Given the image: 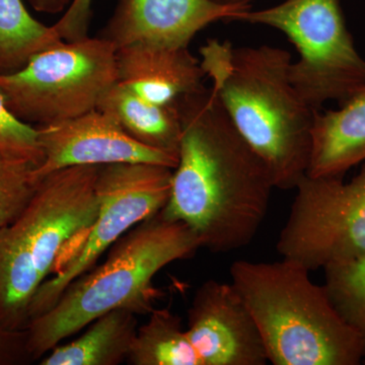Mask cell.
Masks as SVG:
<instances>
[{
  "label": "cell",
  "instance_id": "1",
  "mask_svg": "<svg viewBox=\"0 0 365 365\" xmlns=\"http://www.w3.org/2000/svg\"><path fill=\"white\" fill-rule=\"evenodd\" d=\"M176 103L181 143L170 198L160 212L185 223L212 253L246 248L268 213L275 189L270 172L211 88Z\"/></svg>",
  "mask_w": 365,
  "mask_h": 365
},
{
  "label": "cell",
  "instance_id": "2",
  "mask_svg": "<svg viewBox=\"0 0 365 365\" xmlns=\"http://www.w3.org/2000/svg\"><path fill=\"white\" fill-rule=\"evenodd\" d=\"M201 66L227 116L265 163L275 189H295L307 174L316 110L292 85L289 52L281 48L234 47L210 39Z\"/></svg>",
  "mask_w": 365,
  "mask_h": 365
},
{
  "label": "cell",
  "instance_id": "3",
  "mask_svg": "<svg viewBox=\"0 0 365 365\" xmlns=\"http://www.w3.org/2000/svg\"><path fill=\"white\" fill-rule=\"evenodd\" d=\"M202 248L185 223L162 212L131 228L112 246L103 265L71 282L44 314L26 327V346L33 361L64 339L116 309L150 314L158 299L153 278L173 262Z\"/></svg>",
  "mask_w": 365,
  "mask_h": 365
},
{
  "label": "cell",
  "instance_id": "4",
  "mask_svg": "<svg viewBox=\"0 0 365 365\" xmlns=\"http://www.w3.org/2000/svg\"><path fill=\"white\" fill-rule=\"evenodd\" d=\"M232 284L252 314L274 365H359V334L333 306L324 285L304 266L283 259L237 260Z\"/></svg>",
  "mask_w": 365,
  "mask_h": 365
},
{
  "label": "cell",
  "instance_id": "5",
  "mask_svg": "<svg viewBox=\"0 0 365 365\" xmlns=\"http://www.w3.org/2000/svg\"><path fill=\"white\" fill-rule=\"evenodd\" d=\"M103 165H76L40 180L20 215L0 237V327L26 330L29 307L58 270L72 240L85 237L97 218Z\"/></svg>",
  "mask_w": 365,
  "mask_h": 365
},
{
  "label": "cell",
  "instance_id": "6",
  "mask_svg": "<svg viewBox=\"0 0 365 365\" xmlns=\"http://www.w3.org/2000/svg\"><path fill=\"white\" fill-rule=\"evenodd\" d=\"M235 21L276 29L299 53L289 78L316 111L342 103L365 85V59L355 47L339 0H285L261 11H242Z\"/></svg>",
  "mask_w": 365,
  "mask_h": 365
},
{
  "label": "cell",
  "instance_id": "7",
  "mask_svg": "<svg viewBox=\"0 0 365 365\" xmlns=\"http://www.w3.org/2000/svg\"><path fill=\"white\" fill-rule=\"evenodd\" d=\"M116 50L109 41L86 37L39 53L20 71L0 76L7 108L36 126L97 109L118 83Z\"/></svg>",
  "mask_w": 365,
  "mask_h": 365
},
{
  "label": "cell",
  "instance_id": "8",
  "mask_svg": "<svg viewBox=\"0 0 365 365\" xmlns=\"http://www.w3.org/2000/svg\"><path fill=\"white\" fill-rule=\"evenodd\" d=\"M172 178L173 169L153 163H118L101 168L97 218L72 256L34 295L29 307V323L48 311L66 287L88 272L120 237L165 207Z\"/></svg>",
  "mask_w": 365,
  "mask_h": 365
},
{
  "label": "cell",
  "instance_id": "9",
  "mask_svg": "<svg viewBox=\"0 0 365 365\" xmlns=\"http://www.w3.org/2000/svg\"><path fill=\"white\" fill-rule=\"evenodd\" d=\"M276 250L307 270L325 269L365 254V163L349 182L304 176Z\"/></svg>",
  "mask_w": 365,
  "mask_h": 365
},
{
  "label": "cell",
  "instance_id": "10",
  "mask_svg": "<svg viewBox=\"0 0 365 365\" xmlns=\"http://www.w3.org/2000/svg\"><path fill=\"white\" fill-rule=\"evenodd\" d=\"M36 129L43 153V162L36 169L39 180L76 165L146 163L174 170L178 165V158L137 143L112 117L98 109Z\"/></svg>",
  "mask_w": 365,
  "mask_h": 365
},
{
  "label": "cell",
  "instance_id": "11",
  "mask_svg": "<svg viewBox=\"0 0 365 365\" xmlns=\"http://www.w3.org/2000/svg\"><path fill=\"white\" fill-rule=\"evenodd\" d=\"M187 334L202 365H265L256 322L232 283L210 279L197 288Z\"/></svg>",
  "mask_w": 365,
  "mask_h": 365
},
{
  "label": "cell",
  "instance_id": "12",
  "mask_svg": "<svg viewBox=\"0 0 365 365\" xmlns=\"http://www.w3.org/2000/svg\"><path fill=\"white\" fill-rule=\"evenodd\" d=\"M250 6H230L212 0H119L100 38L118 48L146 43L189 47L210 24L235 21Z\"/></svg>",
  "mask_w": 365,
  "mask_h": 365
},
{
  "label": "cell",
  "instance_id": "13",
  "mask_svg": "<svg viewBox=\"0 0 365 365\" xmlns=\"http://www.w3.org/2000/svg\"><path fill=\"white\" fill-rule=\"evenodd\" d=\"M118 83L158 105H169L203 88L200 60L188 47L135 43L116 50Z\"/></svg>",
  "mask_w": 365,
  "mask_h": 365
},
{
  "label": "cell",
  "instance_id": "14",
  "mask_svg": "<svg viewBox=\"0 0 365 365\" xmlns=\"http://www.w3.org/2000/svg\"><path fill=\"white\" fill-rule=\"evenodd\" d=\"M365 163V85L336 110L314 114L307 176L344 177Z\"/></svg>",
  "mask_w": 365,
  "mask_h": 365
},
{
  "label": "cell",
  "instance_id": "15",
  "mask_svg": "<svg viewBox=\"0 0 365 365\" xmlns=\"http://www.w3.org/2000/svg\"><path fill=\"white\" fill-rule=\"evenodd\" d=\"M97 109L112 117L137 143L179 155L182 123L176 102L153 104L117 83L103 96Z\"/></svg>",
  "mask_w": 365,
  "mask_h": 365
},
{
  "label": "cell",
  "instance_id": "16",
  "mask_svg": "<svg viewBox=\"0 0 365 365\" xmlns=\"http://www.w3.org/2000/svg\"><path fill=\"white\" fill-rule=\"evenodd\" d=\"M136 314L116 309L98 317L81 337L57 345L41 365H118L127 361L138 325Z\"/></svg>",
  "mask_w": 365,
  "mask_h": 365
},
{
  "label": "cell",
  "instance_id": "17",
  "mask_svg": "<svg viewBox=\"0 0 365 365\" xmlns=\"http://www.w3.org/2000/svg\"><path fill=\"white\" fill-rule=\"evenodd\" d=\"M61 42L52 26L31 16L23 0H0V76L20 71L36 55Z\"/></svg>",
  "mask_w": 365,
  "mask_h": 365
},
{
  "label": "cell",
  "instance_id": "18",
  "mask_svg": "<svg viewBox=\"0 0 365 365\" xmlns=\"http://www.w3.org/2000/svg\"><path fill=\"white\" fill-rule=\"evenodd\" d=\"M137 330L127 364L202 365L182 321L170 309H155Z\"/></svg>",
  "mask_w": 365,
  "mask_h": 365
},
{
  "label": "cell",
  "instance_id": "19",
  "mask_svg": "<svg viewBox=\"0 0 365 365\" xmlns=\"http://www.w3.org/2000/svg\"><path fill=\"white\" fill-rule=\"evenodd\" d=\"M327 294L364 345L365 361V254L324 269Z\"/></svg>",
  "mask_w": 365,
  "mask_h": 365
},
{
  "label": "cell",
  "instance_id": "20",
  "mask_svg": "<svg viewBox=\"0 0 365 365\" xmlns=\"http://www.w3.org/2000/svg\"><path fill=\"white\" fill-rule=\"evenodd\" d=\"M38 165L0 150V237L21 215L37 189Z\"/></svg>",
  "mask_w": 365,
  "mask_h": 365
},
{
  "label": "cell",
  "instance_id": "21",
  "mask_svg": "<svg viewBox=\"0 0 365 365\" xmlns=\"http://www.w3.org/2000/svg\"><path fill=\"white\" fill-rule=\"evenodd\" d=\"M0 150L11 157L23 158L39 167L43 162L36 127L18 119L7 108L0 91Z\"/></svg>",
  "mask_w": 365,
  "mask_h": 365
},
{
  "label": "cell",
  "instance_id": "22",
  "mask_svg": "<svg viewBox=\"0 0 365 365\" xmlns=\"http://www.w3.org/2000/svg\"><path fill=\"white\" fill-rule=\"evenodd\" d=\"M93 0H72L63 16L53 25L55 32L66 42L88 37Z\"/></svg>",
  "mask_w": 365,
  "mask_h": 365
},
{
  "label": "cell",
  "instance_id": "23",
  "mask_svg": "<svg viewBox=\"0 0 365 365\" xmlns=\"http://www.w3.org/2000/svg\"><path fill=\"white\" fill-rule=\"evenodd\" d=\"M26 330L14 331L0 327V365L33 361L26 346Z\"/></svg>",
  "mask_w": 365,
  "mask_h": 365
},
{
  "label": "cell",
  "instance_id": "24",
  "mask_svg": "<svg viewBox=\"0 0 365 365\" xmlns=\"http://www.w3.org/2000/svg\"><path fill=\"white\" fill-rule=\"evenodd\" d=\"M38 13L56 14L66 11L72 0H28Z\"/></svg>",
  "mask_w": 365,
  "mask_h": 365
},
{
  "label": "cell",
  "instance_id": "25",
  "mask_svg": "<svg viewBox=\"0 0 365 365\" xmlns=\"http://www.w3.org/2000/svg\"><path fill=\"white\" fill-rule=\"evenodd\" d=\"M215 4L230 6H250L251 0H212Z\"/></svg>",
  "mask_w": 365,
  "mask_h": 365
}]
</instances>
